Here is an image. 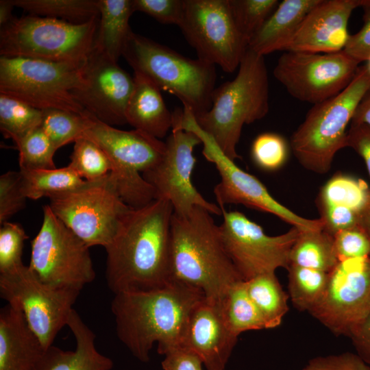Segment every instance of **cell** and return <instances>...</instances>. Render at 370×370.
Instances as JSON below:
<instances>
[{
	"mask_svg": "<svg viewBox=\"0 0 370 370\" xmlns=\"http://www.w3.org/2000/svg\"><path fill=\"white\" fill-rule=\"evenodd\" d=\"M358 64L343 51H286L279 58L273 75L293 97L315 105L343 91L356 75Z\"/></svg>",
	"mask_w": 370,
	"mask_h": 370,
	"instance_id": "cell-15",
	"label": "cell"
},
{
	"mask_svg": "<svg viewBox=\"0 0 370 370\" xmlns=\"http://www.w3.org/2000/svg\"><path fill=\"white\" fill-rule=\"evenodd\" d=\"M20 171H8L0 177V224L8 221L25 206Z\"/></svg>",
	"mask_w": 370,
	"mask_h": 370,
	"instance_id": "cell-41",
	"label": "cell"
},
{
	"mask_svg": "<svg viewBox=\"0 0 370 370\" xmlns=\"http://www.w3.org/2000/svg\"><path fill=\"white\" fill-rule=\"evenodd\" d=\"M161 362L163 370H203V362L194 352L181 346L169 349Z\"/></svg>",
	"mask_w": 370,
	"mask_h": 370,
	"instance_id": "cell-47",
	"label": "cell"
},
{
	"mask_svg": "<svg viewBox=\"0 0 370 370\" xmlns=\"http://www.w3.org/2000/svg\"><path fill=\"white\" fill-rule=\"evenodd\" d=\"M222 210L219 225L226 251L243 280L288 269L290 253L300 230L292 227L278 236H269L263 228L234 210Z\"/></svg>",
	"mask_w": 370,
	"mask_h": 370,
	"instance_id": "cell-16",
	"label": "cell"
},
{
	"mask_svg": "<svg viewBox=\"0 0 370 370\" xmlns=\"http://www.w3.org/2000/svg\"><path fill=\"white\" fill-rule=\"evenodd\" d=\"M134 88V77L114 62L93 49L84 66V84L73 91L86 112L110 125L127 123L125 110Z\"/></svg>",
	"mask_w": 370,
	"mask_h": 370,
	"instance_id": "cell-19",
	"label": "cell"
},
{
	"mask_svg": "<svg viewBox=\"0 0 370 370\" xmlns=\"http://www.w3.org/2000/svg\"><path fill=\"white\" fill-rule=\"evenodd\" d=\"M29 14L80 24L99 17L98 0H12Z\"/></svg>",
	"mask_w": 370,
	"mask_h": 370,
	"instance_id": "cell-31",
	"label": "cell"
},
{
	"mask_svg": "<svg viewBox=\"0 0 370 370\" xmlns=\"http://www.w3.org/2000/svg\"><path fill=\"white\" fill-rule=\"evenodd\" d=\"M358 225L366 233L370 240V193L364 208L360 212Z\"/></svg>",
	"mask_w": 370,
	"mask_h": 370,
	"instance_id": "cell-52",
	"label": "cell"
},
{
	"mask_svg": "<svg viewBox=\"0 0 370 370\" xmlns=\"http://www.w3.org/2000/svg\"><path fill=\"white\" fill-rule=\"evenodd\" d=\"M269 109V84L264 56L247 48L236 77L214 88L210 108L194 115L199 127L209 134L232 160L245 124L263 119Z\"/></svg>",
	"mask_w": 370,
	"mask_h": 370,
	"instance_id": "cell-4",
	"label": "cell"
},
{
	"mask_svg": "<svg viewBox=\"0 0 370 370\" xmlns=\"http://www.w3.org/2000/svg\"><path fill=\"white\" fill-rule=\"evenodd\" d=\"M361 8L363 26L357 33L349 35L343 50L359 63L370 59V0H364Z\"/></svg>",
	"mask_w": 370,
	"mask_h": 370,
	"instance_id": "cell-46",
	"label": "cell"
},
{
	"mask_svg": "<svg viewBox=\"0 0 370 370\" xmlns=\"http://www.w3.org/2000/svg\"><path fill=\"white\" fill-rule=\"evenodd\" d=\"M70 160L68 166L88 182L104 180L112 169L107 153L95 142L85 136L74 142Z\"/></svg>",
	"mask_w": 370,
	"mask_h": 370,
	"instance_id": "cell-35",
	"label": "cell"
},
{
	"mask_svg": "<svg viewBox=\"0 0 370 370\" xmlns=\"http://www.w3.org/2000/svg\"><path fill=\"white\" fill-rule=\"evenodd\" d=\"M42 110L0 93V130L14 143L40 127Z\"/></svg>",
	"mask_w": 370,
	"mask_h": 370,
	"instance_id": "cell-33",
	"label": "cell"
},
{
	"mask_svg": "<svg viewBox=\"0 0 370 370\" xmlns=\"http://www.w3.org/2000/svg\"><path fill=\"white\" fill-rule=\"evenodd\" d=\"M204 297L200 290L173 281L151 291L114 294L116 335L136 358L147 362L155 343L162 355L180 346L189 314Z\"/></svg>",
	"mask_w": 370,
	"mask_h": 370,
	"instance_id": "cell-2",
	"label": "cell"
},
{
	"mask_svg": "<svg viewBox=\"0 0 370 370\" xmlns=\"http://www.w3.org/2000/svg\"><path fill=\"white\" fill-rule=\"evenodd\" d=\"M289 260L290 264L330 273L339 262L333 236L323 229L300 230Z\"/></svg>",
	"mask_w": 370,
	"mask_h": 370,
	"instance_id": "cell-28",
	"label": "cell"
},
{
	"mask_svg": "<svg viewBox=\"0 0 370 370\" xmlns=\"http://www.w3.org/2000/svg\"><path fill=\"white\" fill-rule=\"evenodd\" d=\"M370 312V256L340 260L308 312L336 335L349 336Z\"/></svg>",
	"mask_w": 370,
	"mask_h": 370,
	"instance_id": "cell-18",
	"label": "cell"
},
{
	"mask_svg": "<svg viewBox=\"0 0 370 370\" xmlns=\"http://www.w3.org/2000/svg\"><path fill=\"white\" fill-rule=\"evenodd\" d=\"M99 25L94 47L118 62L130 32L129 21L134 12L132 0H98Z\"/></svg>",
	"mask_w": 370,
	"mask_h": 370,
	"instance_id": "cell-26",
	"label": "cell"
},
{
	"mask_svg": "<svg viewBox=\"0 0 370 370\" xmlns=\"http://www.w3.org/2000/svg\"><path fill=\"white\" fill-rule=\"evenodd\" d=\"M76 341L74 351L53 345L45 349L33 370H111L113 361L96 348V336L73 308L67 325Z\"/></svg>",
	"mask_w": 370,
	"mask_h": 370,
	"instance_id": "cell-22",
	"label": "cell"
},
{
	"mask_svg": "<svg viewBox=\"0 0 370 370\" xmlns=\"http://www.w3.org/2000/svg\"><path fill=\"white\" fill-rule=\"evenodd\" d=\"M134 12H141L162 24L178 27L184 12V0H132Z\"/></svg>",
	"mask_w": 370,
	"mask_h": 370,
	"instance_id": "cell-43",
	"label": "cell"
},
{
	"mask_svg": "<svg viewBox=\"0 0 370 370\" xmlns=\"http://www.w3.org/2000/svg\"><path fill=\"white\" fill-rule=\"evenodd\" d=\"M134 88L125 110L127 123L156 138H164L173 124L160 89L147 77L134 72Z\"/></svg>",
	"mask_w": 370,
	"mask_h": 370,
	"instance_id": "cell-24",
	"label": "cell"
},
{
	"mask_svg": "<svg viewBox=\"0 0 370 370\" xmlns=\"http://www.w3.org/2000/svg\"><path fill=\"white\" fill-rule=\"evenodd\" d=\"M18 151L20 169H55L53 156L57 150L40 127L15 143Z\"/></svg>",
	"mask_w": 370,
	"mask_h": 370,
	"instance_id": "cell-37",
	"label": "cell"
},
{
	"mask_svg": "<svg viewBox=\"0 0 370 370\" xmlns=\"http://www.w3.org/2000/svg\"><path fill=\"white\" fill-rule=\"evenodd\" d=\"M351 124H365L370 127V89L366 92L359 103Z\"/></svg>",
	"mask_w": 370,
	"mask_h": 370,
	"instance_id": "cell-50",
	"label": "cell"
},
{
	"mask_svg": "<svg viewBox=\"0 0 370 370\" xmlns=\"http://www.w3.org/2000/svg\"><path fill=\"white\" fill-rule=\"evenodd\" d=\"M171 203L156 199L123 217L112 241L105 247L106 280L114 293L148 291L171 282Z\"/></svg>",
	"mask_w": 370,
	"mask_h": 370,
	"instance_id": "cell-1",
	"label": "cell"
},
{
	"mask_svg": "<svg viewBox=\"0 0 370 370\" xmlns=\"http://www.w3.org/2000/svg\"><path fill=\"white\" fill-rule=\"evenodd\" d=\"M179 27L198 59L223 71L238 68L248 43L238 32L229 0H184Z\"/></svg>",
	"mask_w": 370,
	"mask_h": 370,
	"instance_id": "cell-14",
	"label": "cell"
},
{
	"mask_svg": "<svg viewBox=\"0 0 370 370\" xmlns=\"http://www.w3.org/2000/svg\"><path fill=\"white\" fill-rule=\"evenodd\" d=\"M323 223V230L332 236L358 225L360 213L349 208L335 205L317 204Z\"/></svg>",
	"mask_w": 370,
	"mask_h": 370,
	"instance_id": "cell-44",
	"label": "cell"
},
{
	"mask_svg": "<svg viewBox=\"0 0 370 370\" xmlns=\"http://www.w3.org/2000/svg\"><path fill=\"white\" fill-rule=\"evenodd\" d=\"M219 302L227 325L236 336L249 330L267 329L260 312L246 291L244 280L234 284Z\"/></svg>",
	"mask_w": 370,
	"mask_h": 370,
	"instance_id": "cell-30",
	"label": "cell"
},
{
	"mask_svg": "<svg viewBox=\"0 0 370 370\" xmlns=\"http://www.w3.org/2000/svg\"><path fill=\"white\" fill-rule=\"evenodd\" d=\"M211 213L195 206L188 214L173 212L170 230V280L200 290L220 301L243 280L225 248L219 225Z\"/></svg>",
	"mask_w": 370,
	"mask_h": 370,
	"instance_id": "cell-3",
	"label": "cell"
},
{
	"mask_svg": "<svg viewBox=\"0 0 370 370\" xmlns=\"http://www.w3.org/2000/svg\"><path fill=\"white\" fill-rule=\"evenodd\" d=\"M369 193L370 188L363 180L336 173L322 186L317 204L344 206L360 213Z\"/></svg>",
	"mask_w": 370,
	"mask_h": 370,
	"instance_id": "cell-34",
	"label": "cell"
},
{
	"mask_svg": "<svg viewBox=\"0 0 370 370\" xmlns=\"http://www.w3.org/2000/svg\"><path fill=\"white\" fill-rule=\"evenodd\" d=\"M251 156L256 165L261 169L275 171L286 163L288 156V145L280 134L262 133L253 141Z\"/></svg>",
	"mask_w": 370,
	"mask_h": 370,
	"instance_id": "cell-39",
	"label": "cell"
},
{
	"mask_svg": "<svg viewBox=\"0 0 370 370\" xmlns=\"http://www.w3.org/2000/svg\"><path fill=\"white\" fill-rule=\"evenodd\" d=\"M302 370H370V367L357 354L347 352L314 357Z\"/></svg>",
	"mask_w": 370,
	"mask_h": 370,
	"instance_id": "cell-45",
	"label": "cell"
},
{
	"mask_svg": "<svg viewBox=\"0 0 370 370\" xmlns=\"http://www.w3.org/2000/svg\"><path fill=\"white\" fill-rule=\"evenodd\" d=\"M236 27L249 45L279 4L278 0H229Z\"/></svg>",
	"mask_w": 370,
	"mask_h": 370,
	"instance_id": "cell-38",
	"label": "cell"
},
{
	"mask_svg": "<svg viewBox=\"0 0 370 370\" xmlns=\"http://www.w3.org/2000/svg\"><path fill=\"white\" fill-rule=\"evenodd\" d=\"M321 0H284L250 40L248 48L264 56L284 51L308 13Z\"/></svg>",
	"mask_w": 370,
	"mask_h": 370,
	"instance_id": "cell-25",
	"label": "cell"
},
{
	"mask_svg": "<svg viewBox=\"0 0 370 370\" xmlns=\"http://www.w3.org/2000/svg\"><path fill=\"white\" fill-rule=\"evenodd\" d=\"M237 341L219 302L205 297L191 310L180 346L196 354L207 370H225Z\"/></svg>",
	"mask_w": 370,
	"mask_h": 370,
	"instance_id": "cell-20",
	"label": "cell"
},
{
	"mask_svg": "<svg viewBox=\"0 0 370 370\" xmlns=\"http://www.w3.org/2000/svg\"><path fill=\"white\" fill-rule=\"evenodd\" d=\"M88 112L79 114L60 109L42 110L40 127L56 149L82 137L88 126Z\"/></svg>",
	"mask_w": 370,
	"mask_h": 370,
	"instance_id": "cell-36",
	"label": "cell"
},
{
	"mask_svg": "<svg viewBox=\"0 0 370 370\" xmlns=\"http://www.w3.org/2000/svg\"><path fill=\"white\" fill-rule=\"evenodd\" d=\"M28 238L18 223L4 222L0 227V273L10 271L23 264L24 242Z\"/></svg>",
	"mask_w": 370,
	"mask_h": 370,
	"instance_id": "cell-40",
	"label": "cell"
},
{
	"mask_svg": "<svg viewBox=\"0 0 370 370\" xmlns=\"http://www.w3.org/2000/svg\"><path fill=\"white\" fill-rule=\"evenodd\" d=\"M370 89V73L364 65L339 94L313 105L293 132L291 147L306 169L325 174L336 153L347 147V128L354 112Z\"/></svg>",
	"mask_w": 370,
	"mask_h": 370,
	"instance_id": "cell-6",
	"label": "cell"
},
{
	"mask_svg": "<svg viewBox=\"0 0 370 370\" xmlns=\"http://www.w3.org/2000/svg\"><path fill=\"white\" fill-rule=\"evenodd\" d=\"M89 248L46 205L40 229L31 242L29 267L48 285L82 291L96 275Z\"/></svg>",
	"mask_w": 370,
	"mask_h": 370,
	"instance_id": "cell-11",
	"label": "cell"
},
{
	"mask_svg": "<svg viewBox=\"0 0 370 370\" xmlns=\"http://www.w3.org/2000/svg\"><path fill=\"white\" fill-rule=\"evenodd\" d=\"M171 130L165 142L162 158L144 172L143 177L153 188L156 199L169 201L177 214H186L195 206L201 207L211 214H222L218 204L208 201L192 182V173L196 164L193 150L202 143L201 139L195 133L184 130L174 119Z\"/></svg>",
	"mask_w": 370,
	"mask_h": 370,
	"instance_id": "cell-17",
	"label": "cell"
},
{
	"mask_svg": "<svg viewBox=\"0 0 370 370\" xmlns=\"http://www.w3.org/2000/svg\"><path fill=\"white\" fill-rule=\"evenodd\" d=\"M99 18L75 24L28 14L0 29L1 56L83 65L93 50Z\"/></svg>",
	"mask_w": 370,
	"mask_h": 370,
	"instance_id": "cell-7",
	"label": "cell"
},
{
	"mask_svg": "<svg viewBox=\"0 0 370 370\" xmlns=\"http://www.w3.org/2000/svg\"><path fill=\"white\" fill-rule=\"evenodd\" d=\"M22 190L28 199H49L79 190L88 182L69 166L51 169H20Z\"/></svg>",
	"mask_w": 370,
	"mask_h": 370,
	"instance_id": "cell-27",
	"label": "cell"
},
{
	"mask_svg": "<svg viewBox=\"0 0 370 370\" xmlns=\"http://www.w3.org/2000/svg\"><path fill=\"white\" fill-rule=\"evenodd\" d=\"M347 147L352 148L363 159L370 178V127L351 124L347 134Z\"/></svg>",
	"mask_w": 370,
	"mask_h": 370,
	"instance_id": "cell-48",
	"label": "cell"
},
{
	"mask_svg": "<svg viewBox=\"0 0 370 370\" xmlns=\"http://www.w3.org/2000/svg\"><path fill=\"white\" fill-rule=\"evenodd\" d=\"M80 291L48 285L23 264L0 273L1 297L22 312L45 350L67 325Z\"/></svg>",
	"mask_w": 370,
	"mask_h": 370,
	"instance_id": "cell-12",
	"label": "cell"
},
{
	"mask_svg": "<svg viewBox=\"0 0 370 370\" xmlns=\"http://www.w3.org/2000/svg\"><path fill=\"white\" fill-rule=\"evenodd\" d=\"M349 337L359 357L370 365V312L352 330Z\"/></svg>",
	"mask_w": 370,
	"mask_h": 370,
	"instance_id": "cell-49",
	"label": "cell"
},
{
	"mask_svg": "<svg viewBox=\"0 0 370 370\" xmlns=\"http://www.w3.org/2000/svg\"><path fill=\"white\" fill-rule=\"evenodd\" d=\"M45 349L22 312L7 304L0 310V370H33Z\"/></svg>",
	"mask_w": 370,
	"mask_h": 370,
	"instance_id": "cell-23",
	"label": "cell"
},
{
	"mask_svg": "<svg viewBox=\"0 0 370 370\" xmlns=\"http://www.w3.org/2000/svg\"><path fill=\"white\" fill-rule=\"evenodd\" d=\"M84 66L0 57V93L39 110L60 109L85 114L73 91L84 84Z\"/></svg>",
	"mask_w": 370,
	"mask_h": 370,
	"instance_id": "cell-9",
	"label": "cell"
},
{
	"mask_svg": "<svg viewBox=\"0 0 370 370\" xmlns=\"http://www.w3.org/2000/svg\"><path fill=\"white\" fill-rule=\"evenodd\" d=\"M364 0H321L306 16L284 51L331 53L343 50L349 19Z\"/></svg>",
	"mask_w": 370,
	"mask_h": 370,
	"instance_id": "cell-21",
	"label": "cell"
},
{
	"mask_svg": "<svg viewBox=\"0 0 370 370\" xmlns=\"http://www.w3.org/2000/svg\"><path fill=\"white\" fill-rule=\"evenodd\" d=\"M181 127L195 133L203 144L205 158L215 164L221 176L214 193L220 208L225 204H242L260 211L271 213L300 230L323 228L322 220L302 217L275 199L265 186L255 176L244 171L221 150L214 139L197 125L194 114L183 108L177 118Z\"/></svg>",
	"mask_w": 370,
	"mask_h": 370,
	"instance_id": "cell-10",
	"label": "cell"
},
{
	"mask_svg": "<svg viewBox=\"0 0 370 370\" xmlns=\"http://www.w3.org/2000/svg\"><path fill=\"white\" fill-rule=\"evenodd\" d=\"M246 291L260 312L267 329L278 327L288 312V295L275 273L259 275L244 281Z\"/></svg>",
	"mask_w": 370,
	"mask_h": 370,
	"instance_id": "cell-29",
	"label": "cell"
},
{
	"mask_svg": "<svg viewBox=\"0 0 370 370\" xmlns=\"http://www.w3.org/2000/svg\"><path fill=\"white\" fill-rule=\"evenodd\" d=\"M287 270L288 295L294 307L309 312L321 299L329 273L293 264Z\"/></svg>",
	"mask_w": 370,
	"mask_h": 370,
	"instance_id": "cell-32",
	"label": "cell"
},
{
	"mask_svg": "<svg viewBox=\"0 0 370 370\" xmlns=\"http://www.w3.org/2000/svg\"><path fill=\"white\" fill-rule=\"evenodd\" d=\"M82 136L95 142L107 153L112 164L110 175L127 205L140 208L156 199L153 188L140 173L143 174L161 160L165 142L138 130H119L90 113Z\"/></svg>",
	"mask_w": 370,
	"mask_h": 370,
	"instance_id": "cell-8",
	"label": "cell"
},
{
	"mask_svg": "<svg viewBox=\"0 0 370 370\" xmlns=\"http://www.w3.org/2000/svg\"><path fill=\"white\" fill-rule=\"evenodd\" d=\"M14 7L12 0L0 1V27L6 25L14 18L12 15Z\"/></svg>",
	"mask_w": 370,
	"mask_h": 370,
	"instance_id": "cell-51",
	"label": "cell"
},
{
	"mask_svg": "<svg viewBox=\"0 0 370 370\" xmlns=\"http://www.w3.org/2000/svg\"><path fill=\"white\" fill-rule=\"evenodd\" d=\"M333 237L339 261L370 256V240L359 225L340 231Z\"/></svg>",
	"mask_w": 370,
	"mask_h": 370,
	"instance_id": "cell-42",
	"label": "cell"
},
{
	"mask_svg": "<svg viewBox=\"0 0 370 370\" xmlns=\"http://www.w3.org/2000/svg\"><path fill=\"white\" fill-rule=\"evenodd\" d=\"M49 200L54 214L88 247H107L132 208L120 197L110 173L104 180Z\"/></svg>",
	"mask_w": 370,
	"mask_h": 370,
	"instance_id": "cell-13",
	"label": "cell"
},
{
	"mask_svg": "<svg viewBox=\"0 0 370 370\" xmlns=\"http://www.w3.org/2000/svg\"><path fill=\"white\" fill-rule=\"evenodd\" d=\"M122 56L134 72L177 97L194 115L210 108L217 79L214 65L184 56L132 30Z\"/></svg>",
	"mask_w": 370,
	"mask_h": 370,
	"instance_id": "cell-5",
	"label": "cell"
}]
</instances>
